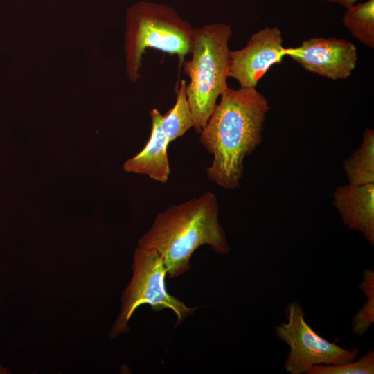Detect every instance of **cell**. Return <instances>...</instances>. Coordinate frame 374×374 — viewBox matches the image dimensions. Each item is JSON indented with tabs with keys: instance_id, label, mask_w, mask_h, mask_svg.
Segmentation results:
<instances>
[{
	"instance_id": "5",
	"label": "cell",
	"mask_w": 374,
	"mask_h": 374,
	"mask_svg": "<svg viewBox=\"0 0 374 374\" xmlns=\"http://www.w3.org/2000/svg\"><path fill=\"white\" fill-rule=\"evenodd\" d=\"M132 276L121 298L120 313L112 326L111 339L126 332L128 322L142 305H150L152 311L168 308L177 317L175 326L181 324L197 308H189L179 299L169 294L166 287V268L161 255L153 249L138 247L134 252Z\"/></svg>"
},
{
	"instance_id": "17",
	"label": "cell",
	"mask_w": 374,
	"mask_h": 374,
	"mask_svg": "<svg viewBox=\"0 0 374 374\" xmlns=\"http://www.w3.org/2000/svg\"><path fill=\"white\" fill-rule=\"evenodd\" d=\"M11 373V371L8 368H5L0 364V374H8Z\"/></svg>"
},
{
	"instance_id": "8",
	"label": "cell",
	"mask_w": 374,
	"mask_h": 374,
	"mask_svg": "<svg viewBox=\"0 0 374 374\" xmlns=\"http://www.w3.org/2000/svg\"><path fill=\"white\" fill-rule=\"evenodd\" d=\"M285 56L283 36L278 27L267 26L254 33L246 45L231 51L229 78L240 87H256L258 82L274 64Z\"/></svg>"
},
{
	"instance_id": "13",
	"label": "cell",
	"mask_w": 374,
	"mask_h": 374,
	"mask_svg": "<svg viewBox=\"0 0 374 374\" xmlns=\"http://www.w3.org/2000/svg\"><path fill=\"white\" fill-rule=\"evenodd\" d=\"M186 84L184 79L180 81L174 106L166 114L162 115L161 129L170 143L182 136L193 127L186 95Z\"/></svg>"
},
{
	"instance_id": "3",
	"label": "cell",
	"mask_w": 374,
	"mask_h": 374,
	"mask_svg": "<svg viewBox=\"0 0 374 374\" xmlns=\"http://www.w3.org/2000/svg\"><path fill=\"white\" fill-rule=\"evenodd\" d=\"M232 33L231 26L224 23L193 28L191 57L182 66L190 80L186 95L197 133L206 125L218 98L228 87Z\"/></svg>"
},
{
	"instance_id": "14",
	"label": "cell",
	"mask_w": 374,
	"mask_h": 374,
	"mask_svg": "<svg viewBox=\"0 0 374 374\" xmlns=\"http://www.w3.org/2000/svg\"><path fill=\"white\" fill-rule=\"evenodd\" d=\"M367 298L351 322L352 333L357 337L364 335L374 322V272L366 269L359 286Z\"/></svg>"
},
{
	"instance_id": "11",
	"label": "cell",
	"mask_w": 374,
	"mask_h": 374,
	"mask_svg": "<svg viewBox=\"0 0 374 374\" xmlns=\"http://www.w3.org/2000/svg\"><path fill=\"white\" fill-rule=\"evenodd\" d=\"M343 168L349 184H374V130L366 128L360 146L343 160Z\"/></svg>"
},
{
	"instance_id": "1",
	"label": "cell",
	"mask_w": 374,
	"mask_h": 374,
	"mask_svg": "<svg viewBox=\"0 0 374 374\" xmlns=\"http://www.w3.org/2000/svg\"><path fill=\"white\" fill-rule=\"evenodd\" d=\"M220 97L199 133V141L213 156L206 170L209 180L224 189L235 190L244 175V159L262 141L270 107L256 87H228Z\"/></svg>"
},
{
	"instance_id": "9",
	"label": "cell",
	"mask_w": 374,
	"mask_h": 374,
	"mask_svg": "<svg viewBox=\"0 0 374 374\" xmlns=\"http://www.w3.org/2000/svg\"><path fill=\"white\" fill-rule=\"evenodd\" d=\"M332 204L343 224L360 232L374 244V184L361 186L346 184L336 188Z\"/></svg>"
},
{
	"instance_id": "16",
	"label": "cell",
	"mask_w": 374,
	"mask_h": 374,
	"mask_svg": "<svg viewBox=\"0 0 374 374\" xmlns=\"http://www.w3.org/2000/svg\"><path fill=\"white\" fill-rule=\"evenodd\" d=\"M330 3L340 5L345 8H348L355 4L358 0H323Z\"/></svg>"
},
{
	"instance_id": "7",
	"label": "cell",
	"mask_w": 374,
	"mask_h": 374,
	"mask_svg": "<svg viewBox=\"0 0 374 374\" xmlns=\"http://www.w3.org/2000/svg\"><path fill=\"white\" fill-rule=\"evenodd\" d=\"M285 55L305 70L332 80L349 78L358 60L356 46L336 37H311L297 47L285 48Z\"/></svg>"
},
{
	"instance_id": "15",
	"label": "cell",
	"mask_w": 374,
	"mask_h": 374,
	"mask_svg": "<svg viewBox=\"0 0 374 374\" xmlns=\"http://www.w3.org/2000/svg\"><path fill=\"white\" fill-rule=\"evenodd\" d=\"M374 350H368L358 360L339 365H313L307 374H373Z\"/></svg>"
},
{
	"instance_id": "4",
	"label": "cell",
	"mask_w": 374,
	"mask_h": 374,
	"mask_svg": "<svg viewBox=\"0 0 374 374\" xmlns=\"http://www.w3.org/2000/svg\"><path fill=\"white\" fill-rule=\"evenodd\" d=\"M193 27L172 7L140 1L127 10L124 49L128 80L140 78L143 54L153 48L177 55L181 67L192 46Z\"/></svg>"
},
{
	"instance_id": "12",
	"label": "cell",
	"mask_w": 374,
	"mask_h": 374,
	"mask_svg": "<svg viewBox=\"0 0 374 374\" xmlns=\"http://www.w3.org/2000/svg\"><path fill=\"white\" fill-rule=\"evenodd\" d=\"M342 23L355 39L374 48V0L346 8Z\"/></svg>"
},
{
	"instance_id": "10",
	"label": "cell",
	"mask_w": 374,
	"mask_h": 374,
	"mask_svg": "<svg viewBox=\"0 0 374 374\" xmlns=\"http://www.w3.org/2000/svg\"><path fill=\"white\" fill-rule=\"evenodd\" d=\"M151 134L144 148L123 164L126 172L145 175L152 179L166 183L170 174L167 149L170 143L161 126L162 114L157 109L150 112Z\"/></svg>"
},
{
	"instance_id": "2",
	"label": "cell",
	"mask_w": 374,
	"mask_h": 374,
	"mask_svg": "<svg viewBox=\"0 0 374 374\" xmlns=\"http://www.w3.org/2000/svg\"><path fill=\"white\" fill-rule=\"evenodd\" d=\"M205 244L218 254L230 251L219 222L217 199L211 191L157 214L138 241V247L153 249L161 255L170 278L188 271L193 253Z\"/></svg>"
},
{
	"instance_id": "6",
	"label": "cell",
	"mask_w": 374,
	"mask_h": 374,
	"mask_svg": "<svg viewBox=\"0 0 374 374\" xmlns=\"http://www.w3.org/2000/svg\"><path fill=\"white\" fill-rule=\"evenodd\" d=\"M285 316L287 321L275 327V334L290 348L284 368L290 374H307L313 365H339L358 357V348H342L317 334L306 322L299 303L290 302Z\"/></svg>"
}]
</instances>
